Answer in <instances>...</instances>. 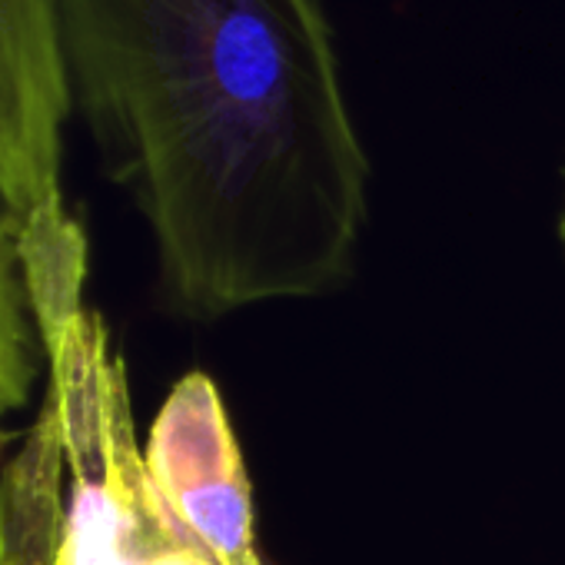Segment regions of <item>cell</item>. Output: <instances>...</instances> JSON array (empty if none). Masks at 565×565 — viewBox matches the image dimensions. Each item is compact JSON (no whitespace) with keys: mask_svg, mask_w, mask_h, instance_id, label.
I'll list each match as a JSON object with an SVG mask.
<instances>
[{"mask_svg":"<svg viewBox=\"0 0 565 565\" xmlns=\"http://www.w3.org/2000/svg\"><path fill=\"white\" fill-rule=\"evenodd\" d=\"M71 110L190 320L333 290L370 190L317 0H54Z\"/></svg>","mask_w":565,"mask_h":565,"instance_id":"obj_1","label":"cell"},{"mask_svg":"<svg viewBox=\"0 0 565 565\" xmlns=\"http://www.w3.org/2000/svg\"><path fill=\"white\" fill-rule=\"evenodd\" d=\"M558 239H562V249H565V200H562V213H558Z\"/></svg>","mask_w":565,"mask_h":565,"instance_id":"obj_8","label":"cell"},{"mask_svg":"<svg viewBox=\"0 0 565 565\" xmlns=\"http://www.w3.org/2000/svg\"><path fill=\"white\" fill-rule=\"evenodd\" d=\"M143 462L170 512L216 565H263L243 452L206 373H186L167 393L150 423Z\"/></svg>","mask_w":565,"mask_h":565,"instance_id":"obj_3","label":"cell"},{"mask_svg":"<svg viewBox=\"0 0 565 565\" xmlns=\"http://www.w3.org/2000/svg\"><path fill=\"white\" fill-rule=\"evenodd\" d=\"M14 443H21V436H18V433L0 429V462H4V456H8V449H11Z\"/></svg>","mask_w":565,"mask_h":565,"instance_id":"obj_6","label":"cell"},{"mask_svg":"<svg viewBox=\"0 0 565 565\" xmlns=\"http://www.w3.org/2000/svg\"><path fill=\"white\" fill-rule=\"evenodd\" d=\"M0 565H21V558L14 555V548L4 539H0Z\"/></svg>","mask_w":565,"mask_h":565,"instance_id":"obj_7","label":"cell"},{"mask_svg":"<svg viewBox=\"0 0 565 565\" xmlns=\"http://www.w3.org/2000/svg\"><path fill=\"white\" fill-rule=\"evenodd\" d=\"M51 555H54L51 532H34L24 539V565H51Z\"/></svg>","mask_w":565,"mask_h":565,"instance_id":"obj_5","label":"cell"},{"mask_svg":"<svg viewBox=\"0 0 565 565\" xmlns=\"http://www.w3.org/2000/svg\"><path fill=\"white\" fill-rule=\"evenodd\" d=\"M71 117L54 0H0V210L21 236L81 223L64 200Z\"/></svg>","mask_w":565,"mask_h":565,"instance_id":"obj_2","label":"cell"},{"mask_svg":"<svg viewBox=\"0 0 565 565\" xmlns=\"http://www.w3.org/2000/svg\"><path fill=\"white\" fill-rule=\"evenodd\" d=\"M41 363L44 353L28 307L18 223L0 210V416L28 406Z\"/></svg>","mask_w":565,"mask_h":565,"instance_id":"obj_4","label":"cell"}]
</instances>
